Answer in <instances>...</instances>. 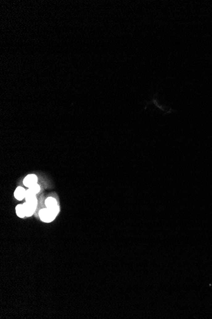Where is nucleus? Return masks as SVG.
<instances>
[{
	"mask_svg": "<svg viewBox=\"0 0 212 319\" xmlns=\"http://www.w3.org/2000/svg\"><path fill=\"white\" fill-rule=\"evenodd\" d=\"M39 215L40 219L43 222L48 223L52 222L57 215L55 213L50 209L47 208L41 209L39 211Z\"/></svg>",
	"mask_w": 212,
	"mask_h": 319,
	"instance_id": "nucleus-1",
	"label": "nucleus"
},
{
	"mask_svg": "<svg viewBox=\"0 0 212 319\" xmlns=\"http://www.w3.org/2000/svg\"><path fill=\"white\" fill-rule=\"evenodd\" d=\"M38 177L35 174H30L27 175L23 180V183L26 187L31 188V186L37 183Z\"/></svg>",
	"mask_w": 212,
	"mask_h": 319,
	"instance_id": "nucleus-2",
	"label": "nucleus"
},
{
	"mask_svg": "<svg viewBox=\"0 0 212 319\" xmlns=\"http://www.w3.org/2000/svg\"><path fill=\"white\" fill-rule=\"evenodd\" d=\"M26 190L24 189V188H22V187H18V188L15 189L14 192V197L15 198L19 201H21L24 200L26 197Z\"/></svg>",
	"mask_w": 212,
	"mask_h": 319,
	"instance_id": "nucleus-3",
	"label": "nucleus"
},
{
	"mask_svg": "<svg viewBox=\"0 0 212 319\" xmlns=\"http://www.w3.org/2000/svg\"><path fill=\"white\" fill-rule=\"evenodd\" d=\"M23 206L24 207V210H25V212H26V217H31L32 216L33 214H34L35 210H36V208L35 207L32 206V205H29V203H27V202L24 203L23 204Z\"/></svg>",
	"mask_w": 212,
	"mask_h": 319,
	"instance_id": "nucleus-4",
	"label": "nucleus"
},
{
	"mask_svg": "<svg viewBox=\"0 0 212 319\" xmlns=\"http://www.w3.org/2000/svg\"><path fill=\"white\" fill-rule=\"evenodd\" d=\"M45 205H46L47 208H48L49 209H52V208H54L55 207L58 206L56 200L53 198V197H49L45 200Z\"/></svg>",
	"mask_w": 212,
	"mask_h": 319,
	"instance_id": "nucleus-5",
	"label": "nucleus"
},
{
	"mask_svg": "<svg viewBox=\"0 0 212 319\" xmlns=\"http://www.w3.org/2000/svg\"><path fill=\"white\" fill-rule=\"evenodd\" d=\"M15 210H16V213L17 215V216L20 218H24L26 216V212H25V210H24V207L23 206V204L22 205H18L17 206H16V208H15Z\"/></svg>",
	"mask_w": 212,
	"mask_h": 319,
	"instance_id": "nucleus-6",
	"label": "nucleus"
},
{
	"mask_svg": "<svg viewBox=\"0 0 212 319\" xmlns=\"http://www.w3.org/2000/svg\"><path fill=\"white\" fill-rule=\"evenodd\" d=\"M26 202H27V203H29V205H32V206H34L35 208H36V206H37V203H38V201H37V199L36 196L35 197H32V198H30L27 200L26 201Z\"/></svg>",
	"mask_w": 212,
	"mask_h": 319,
	"instance_id": "nucleus-7",
	"label": "nucleus"
},
{
	"mask_svg": "<svg viewBox=\"0 0 212 319\" xmlns=\"http://www.w3.org/2000/svg\"><path fill=\"white\" fill-rule=\"evenodd\" d=\"M29 189H30L33 192L35 193L36 194H38L39 191H40V186L38 184V183H36L35 185H33L32 186H31V188H29Z\"/></svg>",
	"mask_w": 212,
	"mask_h": 319,
	"instance_id": "nucleus-8",
	"label": "nucleus"
}]
</instances>
